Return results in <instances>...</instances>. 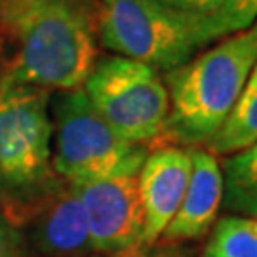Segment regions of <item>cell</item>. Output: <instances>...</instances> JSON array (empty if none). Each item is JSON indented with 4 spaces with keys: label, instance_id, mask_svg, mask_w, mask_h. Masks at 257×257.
<instances>
[{
    "label": "cell",
    "instance_id": "6da1fadb",
    "mask_svg": "<svg viewBox=\"0 0 257 257\" xmlns=\"http://www.w3.org/2000/svg\"><path fill=\"white\" fill-rule=\"evenodd\" d=\"M97 0H0V55L18 82L80 88L97 59Z\"/></svg>",
    "mask_w": 257,
    "mask_h": 257
},
{
    "label": "cell",
    "instance_id": "7a4b0ae2",
    "mask_svg": "<svg viewBox=\"0 0 257 257\" xmlns=\"http://www.w3.org/2000/svg\"><path fill=\"white\" fill-rule=\"evenodd\" d=\"M255 59L257 38L242 31L166 73L170 112L160 139L204 147L230 114Z\"/></svg>",
    "mask_w": 257,
    "mask_h": 257
},
{
    "label": "cell",
    "instance_id": "3957f363",
    "mask_svg": "<svg viewBox=\"0 0 257 257\" xmlns=\"http://www.w3.org/2000/svg\"><path fill=\"white\" fill-rule=\"evenodd\" d=\"M52 92L0 74V210L10 223L59 175L52 168Z\"/></svg>",
    "mask_w": 257,
    "mask_h": 257
},
{
    "label": "cell",
    "instance_id": "277c9868",
    "mask_svg": "<svg viewBox=\"0 0 257 257\" xmlns=\"http://www.w3.org/2000/svg\"><path fill=\"white\" fill-rule=\"evenodd\" d=\"M95 33L114 55L170 73L215 40L211 18H196L158 0H97Z\"/></svg>",
    "mask_w": 257,
    "mask_h": 257
},
{
    "label": "cell",
    "instance_id": "5b68a950",
    "mask_svg": "<svg viewBox=\"0 0 257 257\" xmlns=\"http://www.w3.org/2000/svg\"><path fill=\"white\" fill-rule=\"evenodd\" d=\"M50 114L52 168L67 183L139 174L149 155V145L120 138L93 109L82 88L54 92Z\"/></svg>",
    "mask_w": 257,
    "mask_h": 257
},
{
    "label": "cell",
    "instance_id": "8992f818",
    "mask_svg": "<svg viewBox=\"0 0 257 257\" xmlns=\"http://www.w3.org/2000/svg\"><path fill=\"white\" fill-rule=\"evenodd\" d=\"M80 88L120 138L141 145L162 138L170 97L164 78L149 65L105 55L95 59Z\"/></svg>",
    "mask_w": 257,
    "mask_h": 257
},
{
    "label": "cell",
    "instance_id": "52a82bcc",
    "mask_svg": "<svg viewBox=\"0 0 257 257\" xmlns=\"http://www.w3.org/2000/svg\"><path fill=\"white\" fill-rule=\"evenodd\" d=\"M71 185L82 202L95 255L132 257L145 246L138 174Z\"/></svg>",
    "mask_w": 257,
    "mask_h": 257
},
{
    "label": "cell",
    "instance_id": "ba28073f",
    "mask_svg": "<svg viewBox=\"0 0 257 257\" xmlns=\"http://www.w3.org/2000/svg\"><path fill=\"white\" fill-rule=\"evenodd\" d=\"M12 225L18 238L38 257L95 255L82 202L73 185L61 177L21 211Z\"/></svg>",
    "mask_w": 257,
    "mask_h": 257
},
{
    "label": "cell",
    "instance_id": "9c48e42d",
    "mask_svg": "<svg viewBox=\"0 0 257 257\" xmlns=\"http://www.w3.org/2000/svg\"><path fill=\"white\" fill-rule=\"evenodd\" d=\"M191 147L164 145L149 151L138 174L145 211V246L155 244L174 219L191 179Z\"/></svg>",
    "mask_w": 257,
    "mask_h": 257
},
{
    "label": "cell",
    "instance_id": "30bf717a",
    "mask_svg": "<svg viewBox=\"0 0 257 257\" xmlns=\"http://www.w3.org/2000/svg\"><path fill=\"white\" fill-rule=\"evenodd\" d=\"M191 158L193 170L181 206L162 232L166 242L204 238L223 204V170L217 156L204 147H191Z\"/></svg>",
    "mask_w": 257,
    "mask_h": 257
},
{
    "label": "cell",
    "instance_id": "8fae6325",
    "mask_svg": "<svg viewBox=\"0 0 257 257\" xmlns=\"http://www.w3.org/2000/svg\"><path fill=\"white\" fill-rule=\"evenodd\" d=\"M253 143H257V59L230 114L204 149L217 158H225L251 147Z\"/></svg>",
    "mask_w": 257,
    "mask_h": 257
},
{
    "label": "cell",
    "instance_id": "7c38bea8",
    "mask_svg": "<svg viewBox=\"0 0 257 257\" xmlns=\"http://www.w3.org/2000/svg\"><path fill=\"white\" fill-rule=\"evenodd\" d=\"M221 170L225 210L257 219V143L225 156Z\"/></svg>",
    "mask_w": 257,
    "mask_h": 257
},
{
    "label": "cell",
    "instance_id": "4fadbf2b",
    "mask_svg": "<svg viewBox=\"0 0 257 257\" xmlns=\"http://www.w3.org/2000/svg\"><path fill=\"white\" fill-rule=\"evenodd\" d=\"M204 257H257V232L248 217L225 215L215 221Z\"/></svg>",
    "mask_w": 257,
    "mask_h": 257
},
{
    "label": "cell",
    "instance_id": "5bb4252c",
    "mask_svg": "<svg viewBox=\"0 0 257 257\" xmlns=\"http://www.w3.org/2000/svg\"><path fill=\"white\" fill-rule=\"evenodd\" d=\"M257 19V0H223L219 14L211 18L215 40L248 31Z\"/></svg>",
    "mask_w": 257,
    "mask_h": 257
},
{
    "label": "cell",
    "instance_id": "9a60e30c",
    "mask_svg": "<svg viewBox=\"0 0 257 257\" xmlns=\"http://www.w3.org/2000/svg\"><path fill=\"white\" fill-rule=\"evenodd\" d=\"M158 2L168 8L196 18H215L223 6V0H158Z\"/></svg>",
    "mask_w": 257,
    "mask_h": 257
},
{
    "label": "cell",
    "instance_id": "2e32d148",
    "mask_svg": "<svg viewBox=\"0 0 257 257\" xmlns=\"http://www.w3.org/2000/svg\"><path fill=\"white\" fill-rule=\"evenodd\" d=\"M18 232L10 223L6 213L0 210V257H12L18 246Z\"/></svg>",
    "mask_w": 257,
    "mask_h": 257
},
{
    "label": "cell",
    "instance_id": "e0dca14e",
    "mask_svg": "<svg viewBox=\"0 0 257 257\" xmlns=\"http://www.w3.org/2000/svg\"><path fill=\"white\" fill-rule=\"evenodd\" d=\"M248 31L251 33V35H253V37L257 38V19H255V23H253V25H251V27H249Z\"/></svg>",
    "mask_w": 257,
    "mask_h": 257
},
{
    "label": "cell",
    "instance_id": "ac0fdd59",
    "mask_svg": "<svg viewBox=\"0 0 257 257\" xmlns=\"http://www.w3.org/2000/svg\"><path fill=\"white\" fill-rule=\"evenodd\" d=\"M248 219H249V225H251V227H253V230L257 232V219H251V217H248Z\"/></svg>",
    "mask_w": 257,
    "mask_h": 257
},
{
    "label": "cell",
    "instance_id": "d6986e66",
    "mask_svg": "<svg viewBox=\"0 0 257 257\" xmlns=\"http://www.w3.org/2000/svg\"><path fill=\"white\" fill-rule=\"evenodd\" d=\"M92 257H105V255H92Z\"/></svg>",
    "mask_w": 257,
    "mask_h": 257
}]
</instances>
